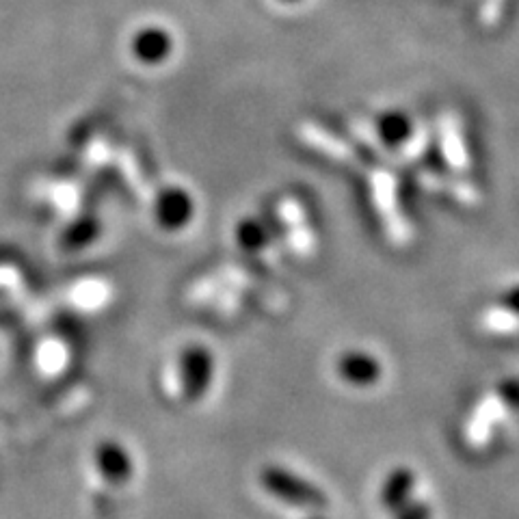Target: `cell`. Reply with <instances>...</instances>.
Wrapping results in <instances>:
<instances>
[{"mask_svg":"<svg viewBox=\"0 0 519 519\" xmlns=\"http://www.w3.org/2000/svg\"><path fill=\"white\" fill-rule=\"evenodd\" d=\"M212 370H215V362H212L210 351L202 349V346H193L182 357V383L186 388V394L199 398L212 381Z\"/></svg>","mask_w":519,"mask_h":519,"instance_id":"cell-3","label":"cell"},{"mask_svg":"<svg viewBox=\"0 0 519 519\" xmlns=\"http://www.w3.org/2000/svg\"><path fill=\"white\" fill-rule=\"evenodd\" d=\"M504 305H507L509 312H515L519 316V288L511 290L507 297H504Z\"/></svg>","mask_w":519,"mask_h":519,"instance_id":"cell-14","label":"cell"},{"mask_svg":"<svg viewBox=\"0 0 519 519\" xmlns=\"http://www.w3.org/2000/svg\"><path fill=\"white\" fill-rule=\"evenodd\" d=\"M310 132L314 137H318L321 141H314V145L318 150H325V148H329V154H331V158H338V161H344V163H351L353 158H355V152L349 148V145H344V143H340V141H336L334 137H325L321 130L318 128H310Z\"/></svg>","mask_w":519,"mask_h":519,"instance_id":"cell-11","label":"cell"},{"mask_svg":"<svg viewBox=\"0 0 519 519\" xmlns=\"http://www.w3.org/2000/svg\"><path fill=\"white\" fill-rule=\"evenodd\" d=\"M262 483L269 494L284 500L286 504H292V507L308 509V511H321L327 507V500L321 489L314 487L308 481H303L301 476L290 474L282 468L264 470Z\"/></svg>","mask_w":519,"mask_h":519,"instance_id":"cell-1","label":"cell"},{"mask_svg":"<svg viewBox=\"0 0 519 519\" xmlns=\"http://www.w3.org/2000/svg\"><path fill=\"white\" fill-rule=\"evenodd\" d=\"M444 154L448 158V163L455 169H465L468 165V156H465V148L461 135L455 130L452 124H444Z\"/></svg>","mask_w":519,"mask_h":519,"instance_id":"cell-9","label":"cell"},{"mask_svg":"<svg viewBox=\"0 0 519 519\" xmlns=\"http://www.w3.org/2000/svg\"><path fill=\"white\" fill-rule=\"evenodd\" d=\"M284 3H297V0H284Z\"/></svg>","mask_w":519,"mask_h":519,"instance_id":"cell-15","label":"cell"},{"mask_svg":"<svg viewBox=\"0 0 519 519\" xmlns=\"http://www.w3.org/2000/svg\"><path fill=\"white\" fill-rule=\"evenodd\" d=\"M500 396H502L504 403H509L513 407H519V383L513 381V383L500 385Z\"/></svg>","mask_w":519,"mask_h":519,"instance_id":"cell-13","label":"cell"},{"mask_svg":"<svg viewBox=\"0 0 519 519\" xmlns=\"http://www.w3.org/2000/svg\"><path fill=\"white\" fill-rule=\"evenodd\" d=\"M130 50L141 63H163L171 55L173 39L161 26H145L132 37Z\"/></svg>","mask_w":519,"mask_h":519,"instance_id":"cell-4","label":"cell"},{"mask_svg":"<svg viewBox=\"0 0 519 519\" xmlns=\"http://www.w3.org/2000/svg\"><path fill=\"white\" fill-rule=\"evenodd\" d=\"M154 208H156L158 223H161L165 230H173V232L186 228V223L193 219V212H195L191 195L184 189H178V186L165 189L161 195H158Z\"/></svg>","mask_w":519,"mask_h":519,"instance_id":"cell-2","label":"cell"},{"mask_svg":"<svg viewBox=\"0 0 519 519\" xmlns=\"http://www.w3.org/2000/svg\"><path fill=\"white\" fill-rule=\"evenodd\" d=\"M338 375L346 383L357 385V388H366V385H375L381 379L383 368L372 355L353 351L338 359Z\"/></svg>","mask_w":519,"mask_h":519,"instance_id":"cell-5","label":"cell"},{"mask_svg":"<svg viewBox=\"0 0 519 519\" xmlns=\"http://www.w3.org/2000/svg\"><path fill=\"white\" fill-rule=\"evenodd\" d=\"M396 519H431V507L427 502H409L396 511Z\"/></svg>","mask_w":519,"mask_h":519,"instance_id":"cell-12","label":"cell"},{"mask_svg":"<svg viewBox=\"0 0 519 519\" xmlns=\"http://www.w3.org/2000/svg\"><path fill=\"white\" fill-rule=\"evenodd\" d=\"M416 489V474L409 468H396L381 489V504L388 511H401L405 504H409L411 494Z\"/></svg>","mask_w":519,"mask_h":519,"instance_id":"cell-6","label":"cell"},{"mask_svg":"<svg viewBox=\"0 0 519 519\" xmlns=\"http://www.w3.org/2000/svg\"><path fill=\"white\" fill-rule=\"evenodd\" d=\"M312 519H325V517H312Z\"/></svg>","mask_w":519,"mask_h":519,"instance_id":"cell-16","label":"cell"},{"mask_svg":"<svg viewBox=\"0 0 519 519\" xmlns=\"http://www.w3.org/2000/svg\"><path fill=\"white\" fill-rule=\"evenodd\" d=\"M377 132L383 143L388 145H398L409 139L411 135V122L409 117L403 113H385L377 119Z\"/></svg>","mask_w":519,"mask_h":519,"instance_id":"cell-7","label":"cell"},{"mask_svg":"<svg viewBox=\"0 0 519 519\" xmlns=\"http://www.w3.org/2000/svg\"><path fill=\"white\" fill-rule=\"evenodd\" d=\"M375 195H377V206H379V212L383 210V215L388 217V230L392 232L394 238H403L405 236V230H401L396 225V219H394V184L392 180L385 176V173H381V176L375 180Z\"/></svg>","mask_w":519,"mask_h":519,"instance_id":"cell-8","label":"cell"},{"mask_svg":"<svg viewBox=\"0 0 519 519\" xmlns=\"http://www.w3.org/2000/svg\"><path fill=\"white\" fill-rule=\"evenodd\" d=\"M238 245L249 249V251H258L266 245V232L260 223L256 221H245L238 225Z\"/></svg>","mask_w":519,"mask_h":519,"instance_id":"cell-10","label":"cell"}]
</instances>
